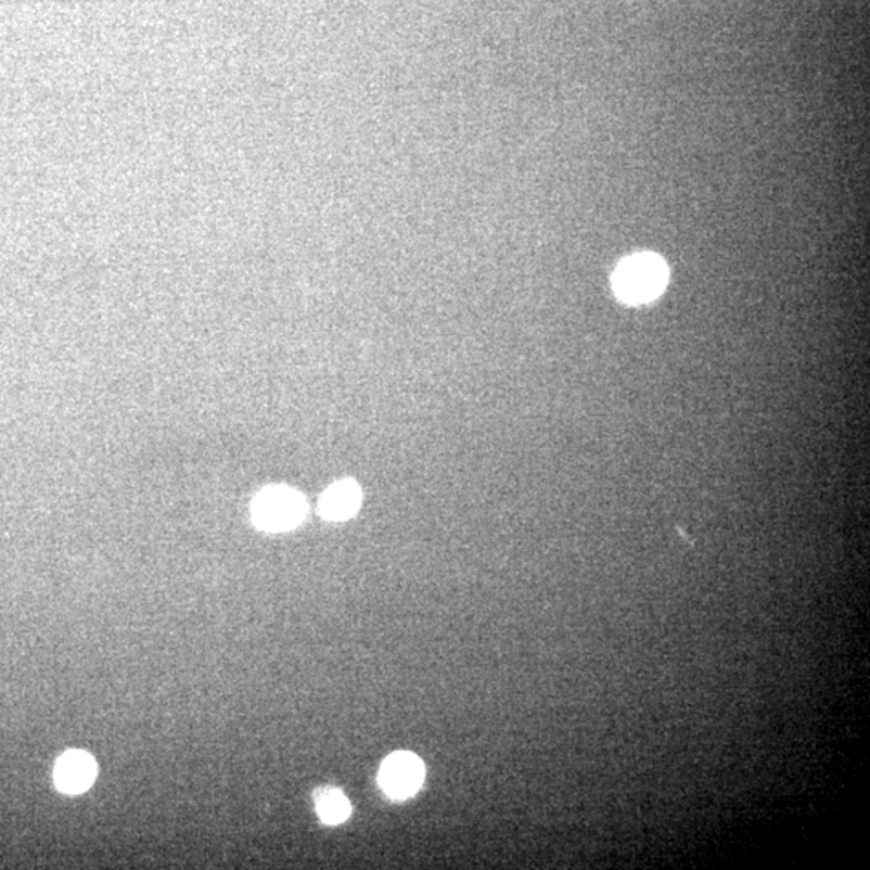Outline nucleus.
Returning <instances> with one entry per match:
<instances>
[{"label": "nucleus", "instance_id": "3", "mask_svg": "<svg viewBox=\"0 0 870 870\" xmlns=\"http://www.w3.org/2000/svg\"><path fill=\"white\" fill-rule=\"evenodd\" d=\"M423 780V763L413 753H394L382 763L380 785L392 799L410 798L421 789Z\"/></svg>", "mask_w": 870, "mask_h": 870}, {"label": "nucleus", "instance_id": "2", "mask_svg": "<svg viewBox=\"0 0 870 870\" xmlns=\"http://www.w3.org/2000/svg\"><path fill=\"white\" fill-rule=\"evenodd\" d=\"M307 513L305 498L289 487H270L258 494L252 504V517L260 529L284 533L294 529Z\"/></svg>", "mask_w": 870, "mask_h": 870}, {"label": "nucleus", "instance_id": "4", "mask_svg": "<svg viewBox=\"0 0 870 870\" xmlns=\"http://www.w3.org/2000/svg\"><path fill=\"white\" fill-rule=\"evenodd\" d=\"M98 764L85 752H66L55 766V785L60 792L78 795L94 783Z\"/></svg>", "mask_w": 870, "mask_h": 870}, {"label": "nucleus", "instance_id": "1", "mask_svg": "<svg viewBox=\"0 0 870 870\" xmlns=\"http://www.w3.org/2000/svg\"><path fill=\"white\" fill-rule=\"evenodd\" d=\"M667 278L669 271L660 257L639 254L620 261L613 274V289L626 304H649L664 291Z\"/></svg>", "mask_w": 870, "mask_h": 870}, {"label": "nucleus", "instance_id": "6", "mask_svg": "<svg viewBox=\"0 0 870 870\" xmlns=\"http://www.w3.org/2000/svg\"><path fill=\"white\" fill-rule=\"evenodd\" d=\"M315 803L320 819L328 826H338L350 816L351 808L347 796L341 790L324 786L315 792Z\"/></svg>", "mask_w": 870, "mask_h": 870}, {"label": "nucleus", "instance_id": "5", "mask_svg": "<svg viewBox=\"0 0 870 870\" xmlns=\"http://www.w3.org/2000/svg\"><path fill=\"white\" fill-rule=\"evenodd\" d=\"M360 503V486L355 481H338L324 491L320 511L329 521H345L357 513Z\"/></svg>", "mask_w": 870, "mask_h": 870}]
</instances>
